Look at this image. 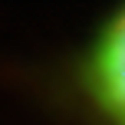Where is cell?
<instances>
[{"instance_id":"obj_1","label":"cell","mask_w":125,"mask_h":125,"mask_svg":"<svg viewBox=\"0 0 125 125\" xmlns=\"http://www.w3.org/2000/svg\"><path fill=\"white\" fill-rule=\"evenodd\" d=\"M66 89L86 125H125V7L105 13L73 50Z\"/></svg>"}]
</instances>
